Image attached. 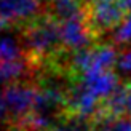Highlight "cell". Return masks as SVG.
I'll use <instances>...</instances> for the list:
<instances>
[{
    "mask_svg": "<svg viewBox=\"0 0 131 131\" xmlns=\"http://www.w3.org/2000/svg\"><path fill=\"white\" fill-rule=\"evenodd\" d=\"M129 131H131V128H129Z\"/></svg>",
    "mask_w": 131,
    "mask_h": 131,
    "instance_id": "16",
    "label": "cell"
},
{
    "mask_svg": "<svg viewBox=\"0 0 131 131\" xmlns=\"http://www.w3.org/2000/svg\"><path fill=\"white\" fill-rule=\"evenodd\" d=\"M118 53L114 45H96L86 50L77 51L69 59V72L74 74L75 78L94 74V72L112 70L118 62Z\"/></svg>",
    "mask_w": 131,
    "mask_h": 131,
    "instance_id": "2",
    "label": "cell"
},
{
    "mask_svg": "<svg viewBox=\"0 0 131 131\" xmlns=\"http://www.w3.org/2000/svg\"><path fill=\"white\" fill-rule=\"evenodd\" d=\"M75 80H78L85 88H88L101 102L104 99H107V97L122 85V80L118 78V75H117L115 72H112V70L94 72V74L78 77Z\"/></svg>",
    "mask_w": 131,
    "mask_h": 131,
    "instance_id": "7",
    "label": "cell"
},
{
    "mask_svg": "<svg viewBox=\"0 0 131 131\" xmlns=\"http://www.w3.org/2000/svg\"><path fill=\"white\" fill-rule=\"evenodd\" d=\"M117 2H118L123 8H125V11H131V0H117Z\"/></svg>",
    "mask_w": 131,
    "mask_h": 131,
    "instance_id": "14",
    "label": "cell"
},
{
    "mask_svg": "<svg viewBox=\"0 0 131 131\" xmlns=\"http://www.w3.org/2000/svg\"><path fill=\"white\" fill-rule=\"evenodd\" d=\"M90 2H94V0H90Z\"/></svg>",
    "mask_w": 131,
    "mask_h": 131,
    "instance_id": "15",
    "label": "cell"
},
{
    "mask_svg": "<svg viewBox=\"0 0 131 131\" xmlns=\"http://www.w3.org/2000/svg\"><path fill=\"white\" fill-rule=\"evenodd\" d=\"M38 88L26 83H11L0 93V120L13 123L34 112Z\"/></svg>",
    "mask_w": 131,
    "mask_h": 131,
    "instance_id": "3",
    "label": "cell"
},
{
    "mask_svg": "<svg viewBox=\"0 0 131 131\" xmlns=\"http://www.w3.org/2000/svg\"><path fill=\"white\" fill-rule=\"evenodd\" d=\"M50 131H91V126L88 122H80V120H74V118H62L61 123H56Z\"/></svg>",
    "mask_w": 131,
    "mask_h": 131,
    "instance_id": "11",
    "label": "cell"
},
{
    "mask_svg": "<svg viewBox=\"0 0 131 131\" xmlns=\"http://www.w3.org/2000/svg\"><path fill=\"white\" fill-rule=\"evenodd\" d=\"M43 0H0V30L35 19Z\"/></svg>",
    "mask_w": 131,
    "mask_h": 131,
    "instance_id": "5",
    "label": "cell"
},
{
    "mask_svg": "<svg viewBox=\"0 0 131 131\" xmlns=\"http://www.w3.org/2000/svg\"><path fill=\"white\" fill-rule=\"evenodd\" d=\"M27 59L18 61V62H6L0 64V82H13L19 78L26 72V66H27Z\"/></svg>",
    "mask_w": 131,
    "mask_h": 131,
    "instance_id": "9",
    "label": "cell"
},
{
    "mask_svg": "<svg viewBox=\"0 0 131 131\" xmlns=\"http://www.w3.org/2000/svg\"><path fill=\"white\" fill-rule=\"evenodd\" d=\"M126 15L128 11H125L117 0H94L88 5L86 21L94 37H97L114 32L123 23Z\"/></svg>",
    "mask_w": 131,
    "mask_h": 131,
    "instance_id": "4",
    "label": "cell"
},
{
    "mask_svg": "<svg viewBox=\"0 0 131 131\" xmlns=\"http://www.w3.org/2000/svg\"><path fill=\"white\" fill-rule=\"evenodd\" d=\"M112 40L115 45H126L131 42V11L125 16L123 23L112 32Z\"/></svg>",
    "mask_w": 131,
    "mask_h": 131,
    "instance_id": "10",
    "label": "cell"
},
{
    "mask_svg": "<svg viewBox=\"0 0 131 131\" xmlns=\"http://www.w3.org/2000/svg\"><path fill=\"white\" fill-rule=\"evenodd\" d=\"M50 16L58 21H67V19L82 16L86 13L83 0H48Z\"/></svg>",
    "mask_w": 131,
    "mask_h": 131,
    "instance_id": "8",
    "label": "cell"
},
{
    "mask_svg": "<svg viewBox=\"0 0 131 131\" xmlns=\"http://www.w3.org/2000/svg\"><path fill=\"white\" fill-rule=\"evenodd\" d=\"M93 38L94 34L88 26L86 13L67 21H61V42L64 50L74 53L86 50L93 43Z\"/></svg>",
    "mask_w": 131,
    "mask_h": 131,
    "instance_id": "6",
    "label": "cell"
},
{
    "mask_svg": "<svg viewBox=\"0 0 131 131\" xmlns=\"http://www.w3.org/2000/svg\"><path fill=\"white\" fill-rule=\"evenodd\" d=\"M126 118H129V120H131V80H129L128 97H126Z\"/></svg>",
    "mask_w": 131,
    "mask_h": 131,
    "instance_id": "13",
    "label": "cell"
},
{
    "mask_svg": "<svg viewBox=\"0 0 131 131\" xmlns=\"http://www.w3.org/2000/svg\"><path fill=\"white\" fill-rule=\"evenodd\" d=\"M26 58L30 66L58 64L61 58V23L53 16H37L23 30Z\"/></svg>",
    "mask_w": 131,
    "mask_h": 131,
    "instance_id": "1",
    "label": "cell"
},
{
    "mask_svg": "<svg viewBox=\"0 0 131 131\" xmlns=\"http://www.w3.org/2000/svg\"><path fill=\"white\" fill-rule=\"evenodd\" d=\"M117 70L120 74L131 77V48H128L126 51L118 56V62H117Z\"/></svg>",
    "mask_w": 131,
    "mask_h": 131,
    "instance_id": "12",
    "label": "cell"
}]
</instances>
